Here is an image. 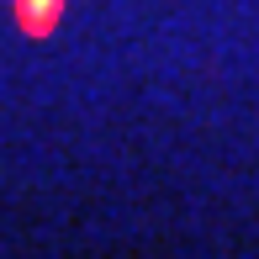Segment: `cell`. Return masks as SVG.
Returning a JSON list of instances; mask_svg holds the SVG:
<instances>
[{
	"label": "cell",
	"mask_w": 259,
	"mask_h": 259,
	"mask_svg": "<svg viewBox=\"0 0 259 259\" xmlns=\"http://www.w3.org/2000/svg\"><path fill=\"white\" fill-rule=\"evenodd\" d=\"M11 6H16V27L27 32V37H48L69 0H11Z\"/></svg>",
	"instance_id": "1"
}]
</instances>
